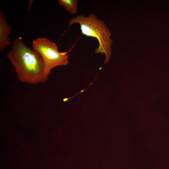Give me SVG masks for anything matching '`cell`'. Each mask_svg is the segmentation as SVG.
Listing matches in <instances>:
<instances>
[{
    "instance_id": "5b68a950",
    "label": "cell",
    "mask_w": 169,
    "mask_h": 169,
    "mask_svg": "<svg viewBox=\"0 0 169 169\" xmlns=\"http://www.w3.org/2000/svg\"><path fill=\"white\" fill-rule=\"evenodd\" d=\"M59 4L70 13L75 14L78 10V1L77 0H59Z\"/></svg>"
},
{
    "instance_id": "3957f363",
    "label": "cell",
    "mask_w": 169,
    "mask_h": 169,
    "mask_svg": "<svg viewBox=\"0 0 169 169\" xmlns=\"http://www.w3.org/2000/svg\"><path fill=\"white\" fill-rule=\"evenodd\" d=\"M33 49L42 58L45 70L49 76L54 68L66 66L69 63L67 52H59L56 44L45 37H38L32 41Z\"/></svg>"
},
{
    "instance_id": "7a4b0ae2",
    "label": "cell",
    "mask_w": 169,
    "mask_h": 169,
    "mask_svg": "<svg viewBox=\"0 0 169 169\" xmlns=\"http://www.w3.org/2000/svg\"><path fill=\"white\" fill-rule=\"evenodd\" d=\"M76 23L79 24L83 34L97 39L99 46L95 49V53L104 54V64H107L111 53V47L113 40L110 38L111 33L105 22L98 19L94 14L91 13L87 16L78 15L72 17L69 22V25Z\"/></svg>"
},
{
    "instance_id": "6da1fadb",
    "label": "cell",
    "mask_w": 169,
    "mask_h": 169,
    "mask_svg": "<svg viewBox=\"0 0 169 169\" xmlns=\"http://www.w3.org/2000/svg\"><path fill=\"white\" fill-rule=\"evenodd\" d=\"M7 56L14 67L18 79L28 84L47 82L49 75L39 54L26 45L21 38H16Z\"/></svg>"
},
{
    "instance_id": "277c9868",
    "label": "cell",
    "mask_w": 169,
    "mask_h": 169,
    "mask_svg": "<svg viewBox=\"0 0 169 169\" xmlns=\"http://www.w3.org/2000/svg\"><path fill=\"white\" fill-rule=\"evenodd\" d=\"M12 28L8 23L7 18L3 10L0 9V52H3L11 44L9 36Z\"/></svg>"
}]
</instances>
